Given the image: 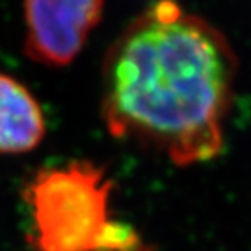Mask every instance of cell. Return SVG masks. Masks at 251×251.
I'll use <instances>...</instances> for the list:
<instances>
[{
  "instance_id": "cell-1",
  "label": "cell",
  "mask_w": 251,
  "mask_h": 251,
  "mask_svg": "<svg viewBox=\"0 0 251 251\" xmlns=\"http://www.w3.org/2000/svg\"><path fill=\"white\" fill-rule=\"evenodd\" d=\"M238 59L225 34L179 5L139 13L109 46L101 69V118L178 167L224 150Z\"/></svg>"
},
{
  "instance_id": "cell-2",
  "label": "cell",
  "mask_w": 251,
  "mask_h": 251,
  "mask_svg": "<svg viewBox=\"0 0 251 251\" xmlns=\"http://www.w3.org/2000/svg\"><path fill=\"white\" fill-rule=\"evenodd\" d=\"M104 168L74 160L39 168L25 184L28 243L34 251H152L132 225L111 217Z\"/></svg>"
},
{
  "instance_id": "cell-3",
  "label": "cell",
  "mask_w": 251,
  "mask_h": 251,
  "mask_svg": "<svg viewBox=\"0 0 251 251\" xmlns=\"http://www.w3.org/2000/svg\"><path fill=\"white\" fill-rule=\"evenodd\" d=\"M104 3L97 0H29L23 3V52L46 67H65L83 49L90 33L103 18Z\"/></svg>"
},
{
  "instance_id": "cell-4",
  "label": "cell",
  "mask_w": 251,
  "mask_h": 251,
  "mask_svg": "<svg viewBox=\"0 0 251 251\" xmlns=\"http://www.w3.org/2000/svg\"><path fill=\"white\" fill-rule=\"evenodd\" d=\"M46 135L41 104L28 87L0 72V155L31 152Z\"/></svg>"
}]
</instances>
